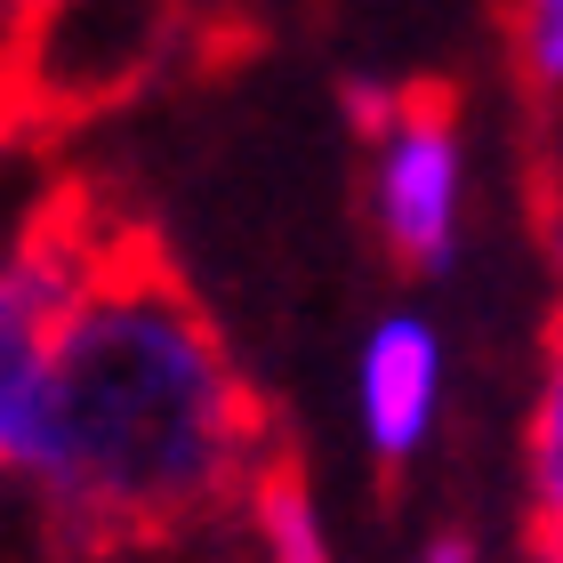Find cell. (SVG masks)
<instances>
[{
  "label": "cell",
  "instance_id": "cell-4",
  "mask_svg": "<svg viewBox=\"0 0 563 563\" xmlns=\"http://www.w3.org/2000/svg\"><path fill=\"white\" fill-rule=\"evenodd\" d=\"M451 419V330L427 306H387L354 346V434L387 475L419 467Z\"/></svg>",
  "mask_w": 563,
  "mask_h": 563
},
{
  "label": "cell",
  "instance_id": "cell-10",
  "mask_svg": "<svg viewBox=\"0 0 563 563\" xmlns=\"http://www.w3.org/2000/svg\"><path fill=\"white\" fill-rule=\"evenodd\" d=\"M516 563H563V516H531V523H523Z\"/></svg>",
  "mask_w": 563,
  "mask_h": 563
},
{
  "label": "cell",
  "instance_id": "cell-9",
  "mask_svg": "<svg viewBox=\"0 0 563 563\" xmlns=\"http://www.w3.org/2000/svg\"><path fill=\"white\" fill-rule=\"evenodd\" d=\"M65 0H0V57H16V48H33V33L48 16H57Z\"/></svg>",
  "mask_w": 563,
  "mask_h": 563
},
{
  "label": "cell",
  "instance_id": "cell-8",
  "mask_svg": "<svg viewBox=\"0 0 563 563\" xmlns=\"http://www.w3.org/2000/svg\"><path fill=\"white\" fill-rule=\"evenodd\" d=\"M531 234L563 290V106L540 113V145H531Z\"/></svg>",
  "mask_w": 563,
  "mask_h": 563
},
{
  "label": "cell",
  "instance_id": "cell-11",
  "mask_svg": "<svg viewBox=\"0 0 563 563\" xmlns=\"http://www.w3.org/2000/svg\"><path fill=\"white\" fill-rule=\"evenodd\" d=\"M411 563H492V555H483V548L467 540V531H443V540H427Z\"/></svg>",
  "mask_w": 563,
  "mask_h": 563
},
{
  "label": "cell",
  "instance_id": "cell-2",
  "mask_svg": "<svg viewBox=\"0 0 563 563\" xmlns=\"http://www.w3.org/2000/svg\"><path fill=\"white\" fill-rule=\"evenodd\" d=\"M363 210L402 274H451L475 225V153L451 106L427 89H354Z\"/></svg>",
  "mask_w": 563,
  "mask_h": 563
},
{
  "label": "cell",
  "instance_id": "cell-5",
  "mask_svg": "<svg viewBox=\"0 0 563 563\" xmlns=\"http://www.w3.org/2000/svg\"><path fill=\"white\" fill-rule=\"evenodd\" d=\"M234 516L250 531V548H258V563H339V523H330L314 475L290 467V459H266L250 475Z\"/></svg>",
  "mask_w": 563,
  "mask_h": 563
},
{
  "label": "cell",
  "instance_id": "cell-6",
  "mask_svg": "<svg viewBox=\"0 0 563 563\" xmlns=\"http://www.w3.org/2000/svg\"><path fill=\"white\" fill-rule=\"evenodd\" d=\"M523 507L563 516V314L548 322L540 378H531V402H523Z\"/></svg>",
  "mask_w": 563,
  "mask_h": 563
},
{
  "label": "cell",
  "instance_id": "cell-3",
  "mask_svg": "<svg viewBox=\"0 0 563 563\" xmlns=\"http://www.w3.org/2000/svg\"><path fill=\"white\" fill-rule=\"evenodd\" d=\"M106 250L113 234L73 201H48V210L16 218L0 234V483L24 475L48 363H57V339L89 290V274L106 266Z\"/></svg>",
  "mask_w": 563,
  "mask_h": 563
},
{
  "label": "cell",
  "instance_id": "cell-7",
  "mask_svg": "<svg viewBox=\"0 0 563 563\" xmlns=\"http://www.w3.org/2000/svg\"><path fill=\"white\" fill-rule=\"evenodd\" d=\"M507 57L531 106H563V0H507Z\"/></svg>",
  "mask_w": 563,
  "mask_h": 563
},
{
  "label": "cell",
  "instance_id": "cell-1",
  "mask_svg": "<svg viewBox=\"0 0 563 563\" xmlns=\"http://www.w3.org/2000/svg\"><path fill=\"white\" fill-rule=\"evenodd\" d=\"M266 459L258 387L210 306L162 258L113 242L57 339L16 492L97 555L234 516Z\"/></svg>",
  "mask_w": 563,
  "mask_h": 563
}]
</instances>
